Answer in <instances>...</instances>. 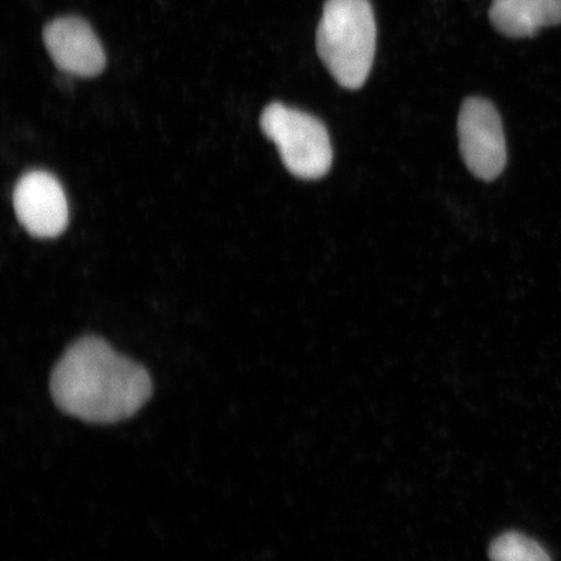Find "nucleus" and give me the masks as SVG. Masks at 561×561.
I'll list each match as a JSON object with an SVG mask.
<instances>
[{
  "instance_id": "nucleus-1",
  "label": "nucleus",
  "mask_w": 561,
  "mask_h": 561,
  "mask_svg": "<svg viewBox=\"0 0 561 561\" xmlns=\"http://www.w3.org/2000/svg\"><path fill=\"white\" fill-rule=\"evenodd\" d=\"M54 402L87 423L114 424L136 415L152 394V380L140 364L117 354L100 336L73 343L53 370Z\"/></svg>"
},
{
  "instance_id": "nucleus-7",
  "label": "nucleus",
  "mask_w": 561,
  "mask_h": 561,
  "mask_svg": "<svg viewBox=\"0 0 561 561\" xmlns=\"http://www.w3.org/2000/svg\"><path fill=\"white\" fill-rule=\"evenodd\" d=\"M491 24L510 38H528L561 24V0H493Z\"/></svg>"
},
{
  "instance_id": "nucleus-4",
  "label": "nucleus",
  "mask_w": 561,
  "mask_h": 561,
  "mask_svg": "<svg viewBox=\"0 0 561 561\" xmlns=\"http://www.w3.org/2000/svg\"><path fill=\"white\" fill-rule=\"evenodd\" d=\"M462 160L477 179L493 181L507 164V145L500 114L483 98H468L462 103L459 123Z\"/></svg>"
},
{
  "instance_id": "nucleus-3",
  "label": "nucleus",
  "mask_w": 561,
  "mask_h": 561,
  "mask_svg": "<svg viewBox=\"0 0 561 561\" xmlns=\"http://www.w3.org/2000/svg\"><path fill=\"white\" fill-rule=\"evenodd\" d=\"M261 126L276 145L286 170L296 178L318 180L331 170V138L319 118L283 103H272L263 111Z\"/></svg>"
},
{
  "instance_id": "nucleus-5",
  "label": "nucleus",
  "mask_w": 561,
  "mask_h": 561,
  "mask_svg": "<svg viewBox=\"0 0 561 561\" xmlns=\"http://www.w3.org/2000/svg\"><path fill=\"white\" fill-rule=\"evenodd\" d=\"M13 208L27 233L55 238L68 226L69 209L58 179L44 171L27 172L13 191Z\"/></svg>"
},
{
  "instance_id": "nucleus-2",
  "label": "nucleus",
  "mask_w": 561,
  "mask_h": 561,
  "mask_svg": "<svg viewBox=\"0 0 561 561\" xmlns=\"http://www.w3.org/2000/svg\"><path fill=\"white\" fill-rule=\"evenodd\" d=\"M376 21L369 0H328L316 35L322 62L342 88L360 89L374 66Z\"/></svg>"
},
{
  "instance_id": "nucleus-6",
  "label": "nucleus",
  "mask_w": 561,
  "mask_h": 561,
  "mask_svg": "<svg viewBox=\"0 0 561 561\" xmlns=\"http://www.w3.org/2000/svg\"><path fill=\"white\" fill-rule=\"evenodd\" d=\"M44 41L55 66L70 76L90 79L103 72L105 54L88 21L67 16L45 26Z\"/></svg>"
},
{
  "instance_id": "nucleus-8",
  "label": "nucleus",
  "mask_w": 561,
  "mask_h": 561,
  "mask_svg": "<svg viewBox=\"0 0 561 561\" xmlns=\"http://www.w3.org/2000/svg\"><path fill=\"white\" fill-rule=\"evenodd\" d=\"M489 556L491 561H552L541 545L517 531L497 537Z\"/></svg>"
}]
</instances>
